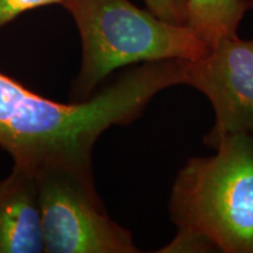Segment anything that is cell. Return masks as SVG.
I'll list each match as a JSON object with an SVG mask.
<instances>
[{"mask_svg":"<svg viewBox=\"0 0 253 253\" xmlns=\"http://www.w3.org/2000/svg\"><path fill=\"white\" fill-rule=\"evenodd\" d=\"M82 45L81 67L72 87L75 101L90 97L116 69L163 60L197 61L210 52L185 24H175L129 0H63Z\"/></svg>","mask_w":253,"mask_h":253,"instance_id":"obj_3","label":"cell"},{"mask_svg":"<svg viewBox=\"0 0 253 253\" xmlns=\"http://www.w3.org/2000/svg\"><path fill=\"white\" fill-rule=\"evenodd\" d=\"M191 157L169 199L176 236L160 253H253V135H230Z\"/></svg>","mask_w":253,"mask_h":253,"instance_id":"obj_2","label":"cell"},{"mask_svg":"<svg viewBox=\"0 0 253 253\" xmlns=\"http://www.w3.org/2000/svg\"><path fill=\"white\" fill-rule=\"evenodd\" d=\"M47 253H136L132 235L112 220L93 166L55 162L34 170Z\"/></svg>","mask_w":253,"mask_h":253,"instance_id":"obj_4","label":"cell"},{"mask_svg":"<svg viewBox=\"0 0 253 253\" xmlns=\"http://www.w3.org/2000/svg\"><path fill=\"white\" fill-rule=\"evenodd\" d=\"M185 62H144L72 103L39 96L0 73V147L14 166L32 172L55 162L93 166L94 145L102 132L135 121L155 95L184 84Z\"/></svg>","mask_w":253,"mask_h":253,"instance_id":"obj_1","label":"cell"},{"mask_svg":"<svg viewBox=\"0 0 253 253\" xmlns=\"http://www.w3.org/2000/svg\"><path fill=\"white\" fill-rule=\"evenodd\" d=\"M249 9L250 0H188L184 24L211 49L221 39L237 36Z\"/></svg>","mask_w":253,"mask_h":253,"instance_id":"obj_7","label":"cell"},{"mask_svg":"<svg viewBox=\"0 0 253 253\" xmlns=\"http://www.w3.org/2000/svg\"><path fill=\"white\" fill-rule=\"evenodd\" d=\"M250 9H253V0H250Z\"/></svg>","mask_w":253,"mask_h":253,"instance_id":"obj_11","label":"cell"},{"mask_svg":"<svg viewBox=\"0 0 253 253\" xmlns=\"http://www.w3.org/2000/svg\"><path fill=\"white\" fill-rule=\"evenodd\" d=\"M184 84L203 93L213 108L207 147L216 149L230 135H253V38H225L203 59L186 61Z\"/></svg>","mask_w":253,"mask_h":253,"instance_id":"obj_5","label":"cell"},{"mask_svg":"<svg viewBox=\"0 0 253 253\" xmlns=\"http://www.w3.org/2000/svg\"><path fill=\"white\" fill-rule=\"evenodd\" d=\"M45 252L34 173L14 166L0 181V253Z\"/></svg>","mask_w":253,"mask_h":253,"instance_id":"obj_6","label":"cell"},{"mask_svg":"<svg viewBox=\"0 0 253 253\" xmlns=\"http://www.w3.org/2000/svg\"><path fill=\"white\" fill-rule=\"evenodd\" d=\"M147 8L158 18L175 24H184V9L177 0H143Z\"/></svg>","mask_w":253,"mask_h":253,"instance_id":"obj_9","label":"cell"},{"mask_svg":"<svg viewBox=\"0 0 253 253\" xmlns=\"http://www.w3.org/2000/svg\"><path fill=\"white\" fill-rule=\"evenodd\" d=\"M177 1H178V4L182 6L183 9H184V7H185V4H186V1H188V0H177ZM184 14H185V13H184Z\"/></svg>","mask_w":253,"mask_h":253,"instance_id":"obj_10","label":"cell"},{"mask_svg":"<svg viewBox=\"0 0 253 253\" xmlns=\"http://www.w3.org/2000/svg\"><path fill=\"white\" fill-rule=\"evenodd\" d=\"M63 0H0V28L14 18L30 9L52 4H61Z\"/></svg>","mask_w":253,"mask_h":253,"instance_id":"obj_8","label":"cell"}]
</instances>
